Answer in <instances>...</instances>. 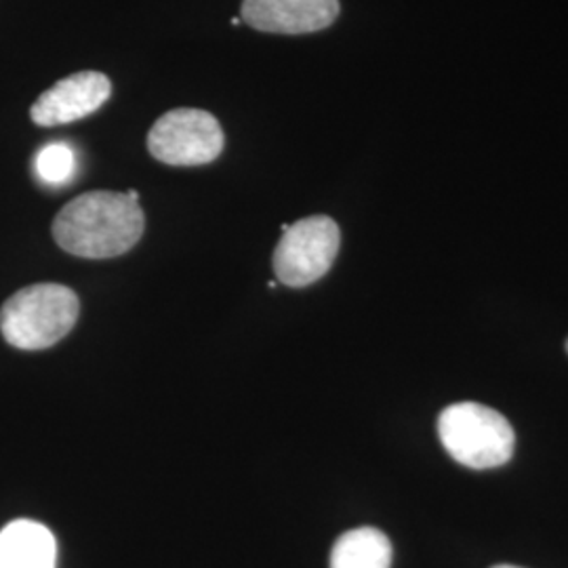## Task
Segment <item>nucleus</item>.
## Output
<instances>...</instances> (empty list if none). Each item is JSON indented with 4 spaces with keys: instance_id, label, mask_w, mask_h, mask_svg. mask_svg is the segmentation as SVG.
Returning a JSON list of instances; mask_svg holds the SVG:
<instances>
[{
    "instance_id": "1",
    "label": "nucleus",
    "mask_w": 568,
    "mask_h": 568,
    "mask_svg": "<svg viewBox=\"0 0 568 568\" xmlns=\"http://www.w3.org/2000/svg\"><path fill=\"white\" fill-rule=\"evenodd\" d=\"M145 217L140 201L121 192H87L65 204L53 222V239L70 255L110 260L142 239Z\"/></svg>"
},
{
    "instance_id": "2",
    "label": "nucleus",
    "mask_w": 568,
    "mask_h": 568,
    "mask_svg": "<svg viewBox=\"0 0 568 568\" xmlns=\"http://www.w3.org/2000/svg\"><path fill=\"white\" fill-rule=\"evenodd\" d=\"M81 304L63 284H32L0 310L2 337L20 349H44L63 339L79 321Z\"/></svg>"
},
{
    "instance_id": "3",
    "label": "nucleus",
    "mask_w": 568,
    "mask_h": 568,
    "mask_svg": "<svg viewBox=\"0 0 568 568\" xmlns=\"http://www.w3.org/2000/svg\"><path fill=\"white\" fill-rule=\"evenodd\" d=\"M438 434L448 455L471 469L504 466L516 447L508 419L490 406L476 403L447 406L438 417Z\"/></svg>"
},
{
    "instance_id": "4",
    "label": "nucleus",
    "mask_w": 568,
    "mask_h": 568,
    "mask_svg": "<svg viewBox=\"0 0 568 568\" xmlns=\"http://www.w3.org/2000/svg\"><path fill=\"white\" fill-rule=\"evenodd\" d=\"M224 129L204 110L178 108L163 114L148 133L150 154L171 166L213 163L224 150Z\"/></svg>"
},
{
    "instance_id": "5",
    "label": "nucleus",
    "mask_w": 568,
    "mask_h": 568,
    "mask_svg": "<svg viewBox=\"0 0 568 568\" xmlns=\"http://www.w3.org/2000/svg\"><path fill=\"white\" fill-rule=\"evenodd\" d=\"M339 244V225L326 215L305 217L288 225L274 251L278 281L295 288L321 281L335 262Z\"/></svg>"
},
{
    "instance_id": "6",
    "label": "nucleus",
    "mask_w": 568,
    "mask_h": 568,
    "mask_svg": "<svg viewBox=\"0 0 568 568\" xmlns=\"http://www.w3.org/2000/svg\"><path fill=\"white\" fill-rule=\"evenodd\" d=\"M112 95V81L93 70L77 72L55 82L30 108V119L39 126H58L82 121L98 112Z\"/></svg>"
},
{
    "instance_id": "7",
    "label": "nucleus",
    "mask_w": 568,
    "mask_h": 568,
    "mask_svg": "<svg viewBox=\"0 0 568 568\" xmlns=\"http://www.w3.org/2000/svg\"><path fill=\"white\" fill-rule=\"evenodd\" d=\"M241 20L267 34H312L339 16V0H243Z\"/></svg>"
},
{
    "instance_id": "8",
    "label": "nucleus",
    "mask_w": 568,
    "mask_h": 568,
    "mask_svg": "<svg viewBox=\"0 0 568 568\" xmlns=\"http://www.w3.org/2000/svg\"><path fill=\"white\" fill-rule=\"evenodd\" d=\"M58 544L34 520H16L0 530V568H55Z\"/></svg>"
},
{
    "instance_id": "9",
    "label": "nucleus",
    "mask_w": 568,
    "mask_h": 568,
    "mask_svg": "<svg viewBox=\"0 0 568 568\" xmlns=\"http://www.w3.org/2000/svg\"><path fill=\"white\" fill-rule=\"evenodd\" d=\"M392 544L382 530L354 528L342 535L331 551V568H389Z\"/></svg>"
},
{
    "instance_id": "10",
    "label": "nucleus",
    "mask_w": 568,
    "mask_h": 568,
    "mask_svg": "<svg viewBox=\"0 0 568 568\" xmlns=\"http://www.w3.org/2000/svg\"><path fill=\"white\" fill-rule=\"evenodd\" d=\"M74 166H77L74 152L63 143H51L42 148L37 159V171L42 182L53 183V185L68 182L74 175Z\"/></svg>"
},
{
    "instance_id": "11",
    "label": "nucleus",
    "mask_w": 568,
    "mask_h": 568,
    "mask_svg": "<svg viewBox=\"0 0 568 568\" xmlns=\"http://www.w3.org/2000/svg\"><path fill=\"white\" fill-rule=\"evenodd\" d=\"M241 23H243V20H241V18H234V20H232V26H241Z\"/></svg>"
},
{
    "instance_id": "12",
    "label": "nucleus",
    "mask_w": 568,
    "mask_h": 568,
    "mask_svg": "<svg viewBox=\"0 0 568 568\" xmlns=\"http://www.w3.org/2000/svg\"><path fill=\"white\" fill-rule=\"evenodd\" d=\"M493 568H520V567H509V565H501V567H493Z\"/></svg>"
},
{
    "instance_id": "13",
    "label": "nucleus",
    "mask_w": 568,
    "mask_h": 568,
    "mask_svg": "<svg viewBox=\"0 0 568 568\" xmlns=\"http://www.w3.org/2000/svg\"><path fill=\"white\" fill-rule=\"evenodd\" d=\"M567 352H568V339H567Z\"/></svg>"
}]
</instances>
